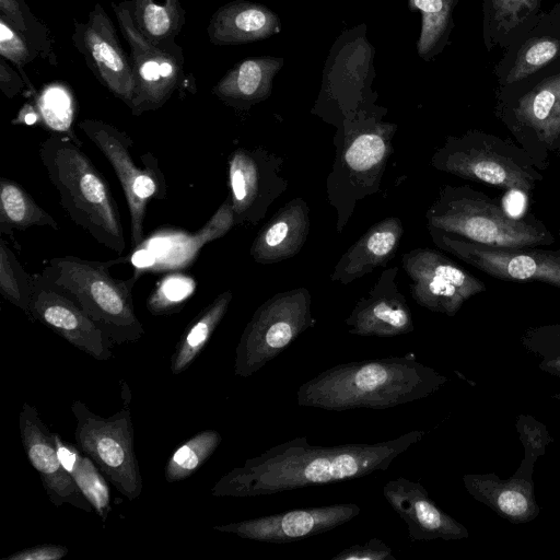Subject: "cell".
<instances>
[{
	"mask_svg": "<svg viewBox=\"0 0 560 560\" xmlns=\"http://www.w3.org/2000/svg\"><path fill=\"white\" fill-rule=\"evenodd\" d=\"M412 430L377 443L312 445L300 436L271 446L223 475L213 497L252 498L361 478L386 470L394 459L422 440Z\"/></svg>",
	"mask_w": 560,
	"mask_h": 560,
	"instance_id": "6da1fadb",
	"label": "cell"
},
{
	"mask_svg": "<svg viewBox=\"0 0 560 560\" xmlns=\"http://www.w3.org/2000/svg\"><path fill=\"white\" fill-rule=\"evenodd\" d=\"M446 382L415 355L387 357L328 368L299 387L296 400L327 411L382 410L423 399Z\"/></svg>",
	"mask_w": 560,
	"mask_h": 560,
	"instance_id": "7a4b0ae2",
	"label": "cell"
},
{
	"mask_svg": "<svg viewBox=\"0 0 560 560\" xmlns=\"http://www.w3.org/2000/svg\"><path fill=\"white\" fill-rule=\"evenodd\" d=\"M387 108L373 105L337 127L331 171L326 179L327 199L336 211L341 234L357 203L380 191L398 125L383 120Z\"/></svg>",
	"mask_w": 560,
	"mask_h": 560,
	"instance_id": "3957f363",
	"label": "cell"
},
{
	"mask_svg": "<svg viewBox=\"0 0 560 560\" xmlns=\"http://www.w3.org/2000/svg\"><path fill=\"white\" fill-rule=\"evenodd\" d=\"M39 156L71 221L97 243L122 254L126 241L116 200L77 141L51 135L40 144Z\"/></svg>",
	"mask_w": 560,
	"mask_h": 560,
	"instance_id": "277c9868",
	"label": "cell"
},
{
	"mask_svg": "<svg viewBox=\"0 0 560 560\" xmlns=\"http://www.w3.org/2000/svg\"><path fill=\"white\" fill-rule=\"evenodd\" d=\"M427 228L494 247L551 246L553 233L532 213L511 215L498 198L468 185L440 187L427 210Z\"/></svg>",
	"mask_w": 560,
	"mask_h": 560,
	"instance_id": "5b68a950",
	"label": "cell"
},
{
	"mask_svg": "<svg viewBox=\"0 0 560 560\" xmlns=\"http://www.w3.org/2000/svg\"><path fill=\"white\" fill-rule=\"evenodd\" d=\"M120 261H95L75 256L52 258L44 278L73 300L114 345L139 340L144 329L136 315L132 288L138 276L116 279L109 268Z\"/></svg>",
	"mask_w": 560,
	"mask_h": 560,
	"instance_id": "8992f818",
	"label": "cell"
},
{
	"mask_svg": "<svg viewBox=\"0 0 560 560\" xmlns=\"http://www.w3.org/2000/svg\"><path fill=\"white\" fill-rule=\"evenodd\" d=\"M431 165L463 179L525 195L544 180L542 173L522 147L476 129L447 136L432 154Z\"/></svg>",
	"mask_w": 560,
	"mask_h": 560,
	"instance_id": "52a82bcc",
	"label": "cell"
},
{
	"mask_svg": "<svg viewBox=\"0 0 560 560\" xmlns=\"http://www.w3.org/2000/svg\"><path fill=\"white\" fill-rule=\"evenodd\" d=\"M374 55L365 24L345 30L329 50L311 113L337 128L345 119L375 105Z\"/></svg>",
	"mask_w": 560,
	"mask_h": 560,
	"instance_id": "ba28073f",
	"label": "cell"
},
{
	"mask_svg": "<svg viewBox=\"0 0 560 560\" xmlns=\"http://www.w3.org/2000/svg\"><path fill=\"white\" fill-rule=\"evenodd\" d=\"M121 389L124 406L110 417L94 413L80 400L72 402L71 411L78 447L94 460L116 490L135 500L141 494L143 482L135 453L130 390L126 384Z\"/></svg>",
	"mask_w": 560,
	"mask_h": 560,
	"instance_id": "9c48e42d",
	"label": "cell"
},
{
	"mask_svg": "<svg viewBox=\"0 0 560 560\" xmlns=\"http://www.w3.org/2000/svg\"><path fill=\"white\" fill-rule=\"evenodd\" d=\"M315 323L312 295L306 288L273 294L258 306L241 335L234 374L254 375Z\"/></svg>",
	"mask_w": 560,
	"mask_h": 560,
	"instance_id": "30bf717a",
	"label": "cell"
},
{
	"mask_svg": "<svg viewBox=\"0 0 560 560\" xmlns=\"http://www.w3.org/2000/svg\"><path fill=\"white\" fill-rule=\"evenodd\" d=\"M122 37L130 48L136 96L130 112L139 116L161 108L176 93L195 92V79L185 69L184 50L167 48L145 37L136 26L130 0L110 2Z\"/></svg>",
	"mask_w": 560,
	"mask_h": 560,
	"instance_id": "8fae6325",
	"label": "cell"
},
{
	"mask_svg": "<svg viewBox=\"0 0 560 560\" xmlns=\"http://www.w3.org/2000/svg\"><path fill=\"white\" fill-rule=\"evenodd\" d=\"M525 450L517 470L508 479L495 474H467L463 483L467 492L500 517L513 524L527 523L539 514L534 493V465L552 441L546 427L530 416L521 415L516 422Z\"/></svg>",
	"mask_w": 560,
	"mask_h": 560,
	"instance_id": "7c38bea8",
	"label": "cell"
},
{
	"mask_svg": "<svg viewBox=\"0 0 560 560\" xmlns=\"http://www.w3.org/2000/svg\"><path fill=\"white\" fill-rule=\"evenodd\" d=\"M79 128L100 149L117 175L130 213L131 243L137 247L143 241L149 201L166 198L165 177L158 161L147 153L143 167L138 166L130 151L131 138L108 122L86 118L79 122Z\"/></svg>",
	"mask_w": 560,
	"mask_h": 560,
	"instance_id": "4fadbf2b",
	"label": "cell"
},
{
	"mask_svg": "<svg viewBox=\"0 0 560 560\" xmlns=\"http://www.w3.org/2000/svg\"><path fill=\"white\" fill-rule=\"evenodd\" d=\"M438 248L494 279L540 282L560 289V248L545 246L494 247L427 228Z\"/></svg>",
	"mask_w": 560,
	"mask_h": 560,
	"instance_id": "5bb4252c",
	"label": "cell"
},
{
	"mask_svg": "<svg viewBox=\"0 0 560 560\" xmlns=\"http://www.w3.org/2000/svg\"><path fill=\"white\" fill-rule=\"evenodd\" d=\"M500 118L535 166L548 170L560 158V73L504 105Z\"/></svg>",
	"mask_w": 560,
	"mask_h": 560,
	"instance_id": "9a60e30c",
	"label": "cell"
},
{
	"mask_svg": "<svg viewBox=\"0 0 560 560\" xmlns=\"http://www.w3.org/2000/svg\"><path fill=\"white\" fill-rule=\"evenodd\" d=\"M412 299L420 306L455 316L470 298L487 290L485 282L438 249L413 248L402 255Z\"/></svg>",
	"mask_w": 560,
	"mask_h": 560,
	"instance_id": "2e32d148",
	"label": "cell"
},
{
	"mask_svg": "<svg viewBox=\"0 0 560 560\" xmlns=\"http://www.w3.org/2000/svg\"><path fill=\"white\" fill-rule=\"evenodd\" d=\"M284 160L262 147L237 148L228 160L230 196L236 225H257L288 188Z\"/></svg>",
	"mask_w": 560,
	"mask_h": 560,
	"instance_id": "e0dca14e",
	"label": "cell"
},
{
	"mask_svg": "<svg viewBox=\"0 0 560 560\" xmlns=\"http://www.w3.org/2000/svg\"><path fill=\"white\" fill-rule=\"evenodd\" d=\"M71 40L96 80L130 108L136 96L132 62L100 2L94 4L85 22L73 20Z\"/></svg>",
	"mask_w": 560,
	"mask_h": 560,
	"instance_id": "ac0fdd59",
	"label": "cell"
},
{
	"mask_svg": "<svg viewBox=\"0 0 560 560\" xmlns=\"http://www.w3.org/2000/svg\"><path fill=\"white\" fill-rule=\"evenodd\" d=\"M27 316L49 327L69 343L98 361L113 357L114 345L97 324L42 273L34 276Z\"/></svg>",
	"mask_w": 560,
	"mask_h": 560,
	"instance_id": "d6986e66",
	"label": "cell"
},
{
	"mask_svg": "<svg viewBox=\"0 0 560 560\" xmlns=\"http://www.w3.org/2000/svg\"><path fill=\"white\" fill-rule=\"evenodd\" d=\"M354 503L296 509L241 522L214 525L212 529L242 538L284 544L331 530L360 514Z\"/></svg>",
	"mask_w": 560,
	"mask_h": 560,
	"instance_id": "ffe728a7",
	"label": "cell"
},
{
	"mask_svg": "<svg viewBox=\"0 0 560 560\" xmlns=\"http://www.w3.org/2000/svg\"><path fill=\"white\" fill-rule=\"evenodd\" d=\"M19 429L26 457L38 471L50 502L55 506L70 504L91 512L92 505L59 460L54 433L43 422L37 409L28 402H24L20 411Z\"/></svg>",
	"mask_w": 560,
	"mask_h": 560,
	"instance_id": "44dd1931",
	"label": "cell"
},
{
	"mask_svg": "<svg viewBox=\"0 0 560 560\" xmlns=\"http://www.w3.org/2000/svg\"><path fill=\"white\" fill-rule=\"evenodd\" d=\"M398 267H389L360 298L345 324L351 335L361 337H395L415 330L411 310L400 292L396 278Z\"/></svg>",
	"mask_w": 560,
	"mask_h": 560,
	"instance_id": "7402d4cb",
	"label": "cell"
},
{
	"mask_svg": "<svg viewBox=\"0 0 560 560\" xmlns=\"http://www.w3.org/2000/svg\"><path fill=\"white\" fill-rule=\"evenodd\" d=\"M383 495L405 522L412 541L468 537L467 528L439 508L419 481L404 477L392 479L384 485Z\"/></svg>",
	"mask_w": 560,
	"mask_h": 560,
	"instance_id": "603a6c76",
	"label": "cell"
},
{
	"mask_svg": "<svg viewBox=\"0 0 560 560\" xmlns=\"http://www.w3.org/2000/svg\"><path fill=\"white\" fill-rule=\"evenodd\" d=\"M311 229L310 207L296 197L282 206L259 230L249 248L254 261L270 265L294 257Z\"/></svg>",
	"mask_w": 560,
	"mask_h": 560,
	"instance_id": "cb8c5ba5",
	"label": "cell"
},
{
	"mask_svg": "<svg viewBox=\"0 0 560 560\" xmlns=\"http://www.w3.org/2000/svg\"><path fill=\"white\" fill-rule=\"evenodd\" d=\"M281 30V20L270 8L249 0H232L211 15L207 35L211 44L229 46L264 40Z\"/></svg>",
	"mask_w": 560,
	"mask_h": 560,
	"instance_id": "d4e9b609",
	"label": "cell"
},
{
	"mask_svg": "<svg viewBox=\"0 0 560 560\" xmlns=\"http://www.w3.org/2000/svg\"><path fill=\"white\" fill-rule=\"evenodd\" d=\"M402 234L404 226L398 217H387L373 224L341 255L330 280L349 284L386 266L397 253Z\"/></svg>",
	"mask_w": 560,
	"mask_h": 560,
	"instance_id": "484cf974",
	"label": "cell"
},
{
	"mask_svg": "<svg viewBox=\"0 0 560 560\" xmlns=\"http://www.w3.org/2000/svg\"><path fill=\"white\" fill-rule=\"evenodd\" d=\"M283 65L282 57L244 58L226 71L212 86L211 93L226 106L248 110L270 96L273 80Z\"/></svg>",
	"mask_w": 560,
	"mask_h": 560,
	"instance_id": "4316f807",
	"label": "cell"
},
{
	"mask_svg": "<svg viewBox=\"0 0 560 560\" xmlns=\"http://www.w3.org/2000/svg\"><path fill=\"white\" fill-rule=\"evenodd\" d=\"M54 441L61 465L93 510L105 522L112 508L110 492L104 475L94 460L78 446L66 442L57 433H54Z\"/></svg>",
	"mask_w": 560,
	"mask_h": 560,
	"instance_id": "83f0119b",
	"label": "cell"
},
{
	"mask_svg": "<svg viewBox=\"0 0 560 560\" xmlns=\"http://www.w3.org/2000/svg\"><path fill=\"white\" fill-rule=\"evenodd\" d=\"M137 28L149 39L167 48H178L176 37L186 22L179 0H130Z\"/></svg>",
	"mask_w": 560,
	"mask_h": 560,
	"instance_id": "f1b7e54d",
	"label": "cell"
},
{
	"mask_svg": "<svg viewBox=\"0 0 560 560\" xmlns=\"http://www.w3.org/2000/svg\"><path fill=\"white\" fill-rule=\"evenodd\" d=\"M232 298L233 293L230 290L222 292L190 323L171 357L173 375L187 370L201 353L226 314Z\"/></svg>",
	"mask_w": 560,
	"mask_h": 560,
	"instance_id": "f546056e",
	"label": "cell"
},
{
	"mask_svg": "<svg viewBox=\"0 0 560 560\" xmlns=\"http://www.w3.org/2000/svg\"><path fill=\"white\" fill-rule=\"evenodd\" d=\"M31 226L59 229L58 222L18 183L0 178V232L12 234Z\"/></svg>",
	"mask_w": 560,
	"mask_h": 560,
	"instance_id": "4dcf8cb0",
	"label": "cell"
},
{
	"mask_svg": "<svg viewBox=\"0 0 560 560\" xmlns=\"http://www.w3.org/2000/svg\"><path fill=\"white\" fill-rule=\"evenodd\" d=\"M456 1L408 0L409 10L421 13V31L416 49L424 61L435 57L447 43L452 28V12Z\"/></svg>",
	"mask_w": 560,
	"mask_h": 560,
	"instance_id": "1f68e13d",
	"label": "cell"
},
{
	"mask_svg": "<svg viewBox=\"0 0 560 560\" xmlns=\"http://www.w3.org/2000/svg\"><path fill=\"white\" fill-rule=\"evenodd\" d=\"M222 441L217 430L198 432L174 451L168 458L164 477L167 482H176L195 474L214 453Z\"/></svg>",
	"mask_w": 560,
	"mask_h": 560,
	"instance_id": "d6a6232c",
	"label": "cell"
},
{
	"mask_svg": "<svg viewBox=\"0 0 560 560\" xmlns=\"http://www.w3.org/2000/svg\"><path fill=\"white\" fill-rule=\"evenodd\" d=\"M0 18L24 35L42 58L57 66L52 35L49 28L32 13L24 0H0Z\"/></svg>",
	"mask_w": 560,
	"mask_h": 560,
	"instance_id": "836d02e7",
	"label": "cell"
},
{
	"mask_svg": "<svg viewBox=\"0 0 560 560\" xmlns=\"http://www.w3.org/2000/svg\"><path fill=\"white\" fill-rule=\"evenodd\" d=\"M34 288V276H30L4 240H0V293L26 315Z\"/></svg>",
	"mask_w": 560,
	"mask_h": 560,
	"instance_id": "e575fe53",
	"label": "cell"
},
{
	"mask_svg": "<svg viewBox=\"0 0 560 560\" xmlns=\"http://www.w3.org/2000/svg\"><path fill=\"white\" fill-rule=\"evenodd\" d=\"M522 343L540 359V370L560 377V324L528 328Z\"/></svg>",
	"mask_w": 560,
	"mask_h": 560,
	"instance_id": "d590c367",
	"label": "cell"
},
{
	"mask_svg": "<svg viewBox=\"0 0 560 560\" xmlns=\"http://www.w3.org/2000/svg\"><path fill=\"white\" fill-rule=\"evenodd\" d=\"M195 281L185 275H168L156 285L147 301L153 315H168L178 312L192 294Z\"/></svg>",
	"mask_w": 560,
	"mask_h": 560,
	"instance_id": "8d00e7d4",
	"label": "cell"
},
{
	"mask_svg": "<svg viewBox=\"0 0 560 560\" xmlns=\"http://www.w3.org/2000/svg\"><path fill=\"white\" fill-rule=\"evenodd\" d=\"M560 51V42L542 37L532 40L524 47L506 77V83L512 84L524 80L556 58Z\"/></svg>",
	"mask_w": 560,
	"mask_h": 560,
	"instance_id": "74e56055",
	"label": "cell"
},
{
	"mask_svg": "<svg viewBox=\"0 0 560 560\" xmlns=\"http://www.w3.org/2000/svg\"><path fill=\"white\" fill-rule=\"evenodd\" d=\"M38 56V51L26 37L0 18V57L16 66L28 84L31 83L23 72V67L34 61Z\"/></svg>",
	"mask_w": 560,
	"mask_h": 560,
	"instance_id": "f35d334b",
	"label": "cell"
},
{
	"mask_svg": "<svg viewBox=\"0 0 560 560\" xmlns=\"http://www.w3.org/2000/svg\"><path fill=\"white\" fill-rule=\"evenodd\" d=\"M536 3L537 0H490V14L499 30L510 32L532 14Z\"/></svg>",
	"mask_w": 560,
	"mask_h": 560,
	"instance_id": "ab89813d",
	"label": "cell"
},
{
	"mask_svg": "<svg viewBox=\"0 0 560 560\" xmlns=\"http://www.w3.org/2000/svg\"><path fill=\"white\" fill-rule=\"evenodd\" d=\"M234 224L232 199L229 195L210 221L199 231L200 233L196 234L195 241L198 246H202L226 234Z\"/></svg>",
	"mask_w": 560,
	"mask_h": 560,
	"instance_id": "60d3db41",
	"label": "cell"
},
{
	"mask_svg": "<svg viewBox=\"0 0 560 560\" xmlns=\"http://www.w3.org/2000/svg\"><path fill=\"white\" fill-rule=\"evenodd\" d=\"M331 560H396V557L384 541L372 538L341 550Z\"/></svg>",
	"mask_w": 560,
	"mask_h": 560,
	"instance_id": "b9f144b4",
	"label": "cell"
},
{
	"mask_svg": "<svg viewBox=\"0 0 560 560\" xmlns=\"http://www.w3.org/2000/svg\"><path fill=\"white\" fill-rule=\"evenodd\" d=\"M69 552L61 545L46 544L16 551L1 560H60Z\"/></svg>",
	"mask_w": 560,
	"mask_h": 560,
	"instance_id": "7bdbcfd3",
	"label": "cell"
},
{
	"mask_svg": "<svg viewBox=\"0 0 560 560\" xmlns=\"http://www.w3.org/2000/svg\"><path fill=\"white\" fill-rule=\"evenodd\" d=\"M26 84L33 90L25 78L16 72L4 58L0 57V89L2 93L9 98H13L25 89Z\"/></svg>",
	"mask_w": 560,
	"mask_h": 560,
	"instance_id": "ee69618b",
	"label": "cell"
}]
</instances>
